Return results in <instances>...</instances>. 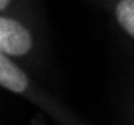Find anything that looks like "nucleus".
<instances>
[{"instance_id":"3","label":"nucleus","mask_w":134,"mask_h":125,"mask_svg":"<svg viewBox=\"0 0 134 125\" xmlns=\"http://www.w3.org/2000/svg\"><path fill=\"white\" fill-rule=\"evenodd\" d=\"M108 18L126 40L134 42V0H98Z\"/></svg>"},{"instance_id":"2","label":"nucleus","mask_w":134,"mask_h":125,"mask_svg":"<svg viewBox=\"0 0 134 125\" xmlns=\"http://www.w3.org/2000/svg\"><path fill=\"white\" fill-rule=\"evenodd\" d=\"M0 54L26 68L42 60V36L30 10L0 14Z\"/></svg>"},{"instance_id":"5","label":"nucleus","mask_w":134,"mask_h":125,"mask_svg":"<svg viewBox=\"0 0 134 125\" xmlns=\"http://www.w3.org/2000/svg\"><path fill=\"white\" fill-rule=\"evenodd\" d=\"M126 125H134V85L130 89V95H128V105H126Z\"/></svg>"},{"instance_id":"1","label":"nucleus","mask_w":134,"mask_h":125,"mask_svg":"<svg viewBox=\"0 0 134 125\" xmlns=\"http://www.w3.org/2000/svg\"><path fill=\"white\" fill-rule=\"evenodd\" d=\"M0 87L36 105L56 125H86L72 109H68L62 103L60 97L50 93V89L44 87V83L34 80V76L26 65L18 64L2 54H0Z\"/></svg>"},{"instance_id":"4","label":"nucleus","mask_w":134,"mask_h":125,"mask_svg":"<svg viewBox=\"0 0 134 125\" xmlns=\"http://www.w3.org/2000/svg\"><path fill=\"white\" fill-rule=\"evenodd\" d=\"M28 10V0H0V14Z\"/></svg>"},{"instance_id":"6","label":"nucleus","mask_w":134,"mask_h":125,"mask_svg":"<svg viewBox=\"0 0 134 125\" xmlns=\"http://www.w3.org/2000/svg\"><path fill=\"white\" fill-rule=\"evenodd\" d=\"M92 2H98V0H92Z\"/></svg>"}]
</instances>
